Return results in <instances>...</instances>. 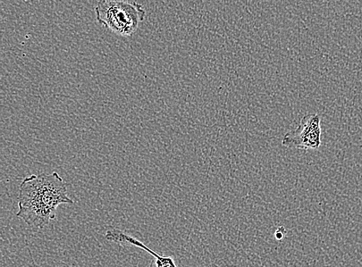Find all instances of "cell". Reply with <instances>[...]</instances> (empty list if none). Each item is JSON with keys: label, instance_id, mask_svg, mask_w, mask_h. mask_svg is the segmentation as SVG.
Returning <instances> with one entry per match:
<instances>
[{"label": "cell", "instance_id": "cell-1", "mask_svg": "<svg viewBox=\"0 0 362 267\" xmlns=\"http://www.w3.org/2000/svg\"><path fill=\"white\" fill-rule=\"evenodd\" d=\"M19 211L16 216L31 228L44 229L55 220L62 204H74L66 183L56 172L32 174L20 186Z\"/></svg>", "mask_w": 362, "mask_h": 267}, {"label": "cell", "instance_id": "cell-2", "mask_svg": "<svg viewBox=\"0 0 362 267\" xmlns=\"http://www.w3.org/2000/svg\"><path fill=\"white\" fill-rule=\"evenodd\" d=\"M96 19L117 35L130 37L144 21L146 11L136 2L100 0L95 7Z\"/></svg>", "mask_w": 362, "mask_h": 267}, {"label": "cell", "instance_id": "cell-3", "mask_svg": "<svg viewBox=\"0 0 362 267\" xmlns=\"http://www.w3.org/2000/svg\"><path fill=\"white\" fill-rule=\"evenodd\" d=\"M321 117L308 114L303 117L299 126L286 133L282 146L300 150H316L322 146Z\"/></svg>", "mask_w": 362, "mask_h": 267}, {"label": "cell", "instance_id": "cell-4", "mask_svg": "<svg viewBox=\"0 0 362 267\" xmlns=\"http://www.w3.org/2000/svg\"><path fill=\"white\" fill-rule=\"evenodd\" d=\"M149 267H178L172 256L158 255L154 257Z\"/></svg>", "mask_w": 362, "mask_h": 267}, {"label": "cell", "instance_id": "cell-5", "mask_svg": "<svg viewBox=\"0 0 362 267\" xmlns=\"http://www.w3.org/2000/svg\"><path fill=\"white\" fill-rule=\"evenodd\" d=\"M286 235V229L284 227H280L275 232L274 237L276 240L284 239Z\"/></svg>", "mask_w": 362, "mask_h": 267}, {"label": "cell", "instance_id": "cell-6", "mask_svg": "<svg viewBox=\"0 0 362 267\" xmlns=\"http://www.w3.org/2000/svg\"><path fill=\"white\" fill-rule=\"evenodd\" d=\"M207 267H210L209 266H208Z\"/></svg>", "mask_w": 362, "mask_h": 267}]
</instances>
